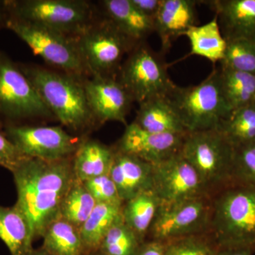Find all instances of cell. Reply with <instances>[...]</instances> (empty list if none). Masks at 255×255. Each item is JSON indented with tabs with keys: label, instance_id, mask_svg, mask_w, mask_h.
<instances>
[{
	"label": "cell",
	"instance_id": "cell-12",
	"mask_svg": "<svg viewBox=\"0 0 255 255\" xmlns=\"http://www.w3.org/2000/svg\"><path fill=\"white\" fill-rule=\"evenodd\" d=\"M6 137L23 157L47 161L71 158L83 138L72 135L60 127L28 124L3 128Z\"/></svg>",
	"mask_w": 255,
	"mask_h": 255
},
{
	"label": "cell",
	"instance_id": "cell-2",
	"mask_svg": "<svg viewBox=\"0 0 255 255\" xmlns=\"http://www.w3.org/2000/svg\"><path fill=\"white\" fill-rule=\"evenodd\" d=\"M55 119L72 131L97 125L84 88V79L36 64L18 63Z\"/></svg>",
	"mask_w": 255,
	"mask_h": 255
},
{
	"label": "cell",
	"instance_id": "cell-6",
	"mask_svg": "<svg viewBox=\"0 0 255 255\" xmlns=\"http://www.w3.org/2000/svg\"><path fill=\"white\" fill-rule=\"evenodd\" d=\"M180 153L199 174L209 194L233 182L235 148L217 128L188 132Z\"/></svg>",
	"mask_w": 255,
	"mask_h": 255
},
{
	"label": "cell",
	"instance_id": "cell-14",
	"mask_svg": "<svg viewBox=\"0 0 255 255\" xmlns=\"http://www.w3.org/2000/svg\"><path fill=\"white\" fill-rule=\"evenodd\" d=\"M87 102L99 125L117 122L127 127L133 101L115 78L90 76L83 80Z\"/></svg>",
	"mask_w": 255,
	"mask_h": 255
},
{
	"label": "cell",
	"instance_id": "cell-19",
	"mask_svg": "<svg viewBox=\"0 0 255 255\" xmlns=\"http://www.w3.org/2000/svg\"><path fill=\"white\" fill-rule=\"evenodd\" d=\"M98 9L128 38L137 43L145 42L155 32L152 18L137 9L130 0H102Z\"/></svg>",
	"mask_w": 255,
	"mask_h": 255
},
{
	"label": "cell",
	"instance_id": "cell-40",
	"mask_svg": "<svg viewBox=\"0 0 255 255\" xmlns=\"http://www.w3.org/2000/svg\"><path fill=\"white\" fill-rule=\"evenodd\" d=\"M26 255H53L50 253L49 252L46 251L43 249V248H40V249L33 250L32 249L29 253Z\"/></svg>",
	"mask_w": 255,
	"mask_h": 255
},
{
	"label": "cell",
	"instance_id": "cell-16",
	"mask_svg": "<svg viewBox=\"0 0 255 255\" xmlns=\"http://www.w3.org/2000/svg\"><path fill=\"white\" fill-rule=\"evenodd\" d=\"M152 164L115 148L109 174L124 203L152 189Z\"/></svg>",
	"mask_w": 255,
	"mask_h": 255
},
{
	"label": "cell",
	"instance_id": "cell-10",
	"mask_svg": "<svg viewBox=\"0 0 255 255\" xmlns=\"http://www.w3.org/2000/svg\"><path fill=\"white\" fill-rule=\"evenodd\" d=\"M117 79L133 102L157 97H167L177 85L167 73L163 57L145 42L138 43L127 55Z\"/></svg>",
	"mask_w": 255,
	"mask_h": 255
},
{
	"label": "cell",
	"instance_id": "cell-23",
	"mask_svg": "<svg viewBox=\"0 0 255 255\" xmlns=\"http://www.w3.org/2000/svg\"><path fill=\"white\" fill-rule=\"evenodd\" d=\"M0 240L11 255H26L33 249L29 225L15 206H0Z\"/></svg>",
	"mask_w": 255,
	"mask_h": 255
},
{
	"label": "cell",
	"instance_id": "cell-28",
	"mask_svg": "<svg viewBox=\"0 0 255 255\" xmlns=\"http://www.w3.org/2000/svg\"><path fill=\"white\" fill-rule=\"evenodd\" d=\"M217 129L234 148L255 143V103L232 111Z\"/></svg>",
	"mask_w": 255,
	"mask_h": 255
},
{
	"label": "cell",
	"instance_id": "cell-13",
	"mask_svg": "<svg viewBox=\"0 0 255 255\" xmlns=\"http://www.w3.org/2000/svg\"><path fill=\"white\" fill-rule=\"evenodd\" d=\"M152 168V189L160 204L209 196L199 174L180 152Z\"/></svg>",
	"mask_w": 255,
	"mask_h": 255
},
{
	"label": "cell",
	"instance_id": "cell-39",
	"mask_svg": "<svg viewBox=\"0 0 255 255\" xmlns=\"http://www.w3.org/2000/svg\"><path fill=\"white\" fill-rule=\"evenodd\" d=\"M8 18V11L6 9V3L4 1H0V31L6 28V20Z\"/></svg>",
	"mask_w": 255,
	"mask_h": 255
},
{
	"label": "cell",
	"instance_id": "cell-20",
	"mask_svg": "<svg viewBox=\"0 0 255 255\" xmlns=\"http://www.w3.org/2000/svg\"><path fill=\"white\" fill-rule=\"evenodd\" d=\"M133 122L144 130L153 133H188L167 97H153L139 104Z\"/></svg>",
	"mask_w": 255,
	"mask_h": 255
},
{
	"label": "cell",
	"instance_id": "cell-17",
	"mask_svg": "<svg viewBox=\"0 0 255 255\" xmlns=\"http://www.w3.org/2000/svg\"><path fill=\"white\" fill-rule=\"evenodd\" d=\"M214 10L226 41L244 39L255 43V0L204 1Z\"/></svg>",
	"mask_w": 255,
	"mask_h": 255
},
{
	"label": "cell",
	"instance_id": "cell-35",
	"mask_svg": "<svg viewBox=\"0 0 255 255\" xmlns=\"http://www.w3.org/2000/svg\"><path fill=\"white\" fill-rule=\"evenodd\" d=\"M23 158V156L0 128V167L11 172Z\"/></svg>",
	"mask_w": 255,
	"mask_h": 255
},
{
	"label": "cell",
	"instance_id": "cell-30",
	"mask_svg": "<svg viewBox=\"0 0 255 255\" xmlns=\"http://www.w3.org/2000/svg\"><path fill=\"white\" fill-rule=\"evenodd\" d=\"M141 244L122 219L109 230L99 251L108 255H135Z\"/></svg>",
	"mask_w": 255,
	"mask_h": 255
},
{
	"label": "cell",
	"instance_id": "cell-24",
	"mask_svg": "<svg viewBox=\"0 0 255 255\" xmlns=\"http://www.w3.org/2000/svg\"><path fill=\"white\" fill-rule=\"evenodd\" d=\"M190 43V55L202 57L216 63H221L226 51V39L223 36L216 15L209 22L192 26L186 32Z\"/></svg>",
	"mask_w": 255,
	"mask_h": 255
},
{
	"label": "cell",
	"instance_id": "cell-3",
	"mask_svg": "<svg viewBox=\"0 0 255 255\" xmlns=\"http://www.w3.org/2000/svg\"><path fill=\"white\" fill-rule=\"evenodd\" d=\"M211 237L219 248L255 251V186L233 181L211 201Z\"/></svg>",
	"mask_w": 255,
	"mask_h": 255
},
{
	"label": "cell",
	"instance_id": "cell-34",
	"mask_svg": "<svg viewBox=\"0 0 255 255\" xmlns=\"http://www.w3.org/2000/svg\"><path fill=\"white\" fill-rule=\"evenodd\" d=\"M97 203L124 204L110 174H104L82 182Z\"/></svg>",
	"mask_w": 255,
	"mask_h": 255
},
{
	"label": "cell",
	"instance_id": "cell-18",
	"mask_svg": "<svg viewBox=\"0 0 255 255\" xmlns=\"http://www.w3.org/2000/svg\"><path fill=\"white\" fill-rule=\"evenodd\" d=\"M194 0H162L154 18V30L161 41L162 53L170 48L172 43L196 26V4Z\"/></svg>",
	"mask_w": 255,
	"mask_h": 255
},
{
	"label": "cell",
	"instance_id": "cell-8",
	"mask_svg": "<svg viewBox=\"0 0 255 255\" xmlns=\"http://www.w3.org/2000/svg\"><path fill=\"white\" fill-rule=\"evenodd\" d=\"M6 28L26 43L35 55L55 70L84 79L90 77L75 36L19 19L8 14Z\"/></svg>",
	"mask_w": 255,
	"mask_h": 255
},
{
	"label": "cell",
	"instance_id": "cell-4",
	"mask_svg": "<svg viewBox=\"0 0 255 255\" xmlns=\"http://www.w3.org/2000/svg\"><path fill=\"white\" fill-rule=\"evenodd\" d=\"M98 11L91 22L75 36L77 44L90 76L117 78L124 56L138 43Z\"/></svg>",
	"mask_w": 255,
	"mask_h": 255
},
{
	"label": "cell",
	"instance_id": "cell-22",
	"mask_svg": "<svg viewBox=\"0 0 255 255\" xmlns=\"http://www.w3.org/2000/svg\"><path fill=\"white\" fill-rule=\"evenodd\" d=\"M123 204L97 203L91 214L80 229L87 255L98 251L110 228L123 219Z\"/></svg>",
	"mask_w": 255,
	"mask_h": 255
},
{
	"label": "cell",
	"instance_id": "cell-38",
	"mask_svg": "<svg viewBox=\"0 0 255 255\" xmlns=\"http://www.w3.org/2000/svg\"><path fill=\"white\" fill-rule=\"evenodd\" d=\"M255 251L246 248H219L215 255H253Z\"/></svg>",
	"mask_w": 255,
	"mask_h": 255
},
{
	"label": "cell",
	"instance_id": "cell-32",
	"mask_svg": "<svg viewBox=\"0 0 255 255\" xmlns=\"http://www.w3.org/2000/svg\"><path fill=\"white\" fill-rule=\"evenodd\" d=\"M219 248L211 235H196L165 243L164 255H215Z\"/></svg>",
	"mask_w": 255,
	"mask_h": 255
},
{
	"label": "cell",
	"instance_id": "cell-11",
	"mask_svg": "<svg viewBox=\"0 0 255 255\" xmlns=\"http://www.w3.org/2000/svg\"><path fill=\"white\" fill-rule=\"evenodd\" d=\"M211 201L206 197L160 204L148 233L151 241L167 242L204 234L209 230Z\"/></svg>",
	"mask_w": 255,
	"mask_h": 255
},
{
	"label": "cell",
	"instance_id": "cell-15",
	"mask_svg": "<svg viewBox=\"0 0 255 255\" xmlns=\"http://www.w3.org/2000/svg\"><path fill=\"white\" fill-rule=\"evenodd\" d=\"M186 135L153 133L132 122L126 127L116 148L154 165L179 153Z\"/></svg>",
	"mask_w": 255,
	"mask_h": 255
},
{
	"label": "cell",
	"instance_id": "cell-7",
	"mask_svg": "<svg viewBox=\"0 0 255 255\" xmlns=\"http://www.w3.org/2000/svg\"><path fill=\"white\" fill-rule=\"evenodd\" d=\"M53 119L18 63L0 50V128Z\"/></svg>",
	"mask_w": 255,
	"mask_h": 255
},
{
	"label": "cell",
	"instance_id": "cell-36",
	"mask_svg": "<svg viewBox=\"0 0 255 255\" xmlns=\"http://www.w3.org/2000/svg\"><path fill=\"white\" fill-rule=\"evenodd\" d=\"M142 14L154 20L162 4V0H130Z\"/></svg>",
	"mask_w": 255,
	"mask_h": 255
},
{
	"label": "cell",
	"instance_id": "cell-1",
	"mask_svg": "<svg viewBox=\"0 0 255 255\" xmlns=\"http://www.w3.org/2000/svg\"><path fill=\"white\" fill-rule=\"evenodd\" d=\"M73 157L55 161L23 157L11 172L17 192L14 206L27 221L33 241L60 217L62 203L77 180Z\"/></svg>",
	"mask_w": 255,
	"mask_h": 255
},
{
	"label": "cell",
	"instance_id": "cell-21",
	"mask_svg": "<svg viewBox=\"0 0 255 255\" xmlns=\"http://www.w3.org/2000/svg\"><path fill=\"white\" fill-rule=\"evenodd\" d=\"M115 148L98 140L83 138L73 157V169L77 179H87L109 174Z\"/></svg>",
	"mask_w": 255,
	"mask_h": 255
},
{
	"label": "cell",
	"instance_id": "cell-31",
	"mask_svg": "<svg viewBox=\"0 0 255 255\" xmlns=\"http://www.w3.org/2000/svg\"><path fill=\"white\" fill-rule=\"evenodd\" d=\"M221 66L255 75V43L244 39L226 41Z\"/></svg>",
	"mask_w": 255,
	"mask_h": 255
},
{
	"label": "cell",
	"instance_id": "cell-29",
	"mask_svg": "<svg viewBox=\"0 0 255 255\" xmlns=\"http://www.w3.org/2000/svg\"><path fill=\"white\" fill-rule=\"evenodd\" d=\"M97 201L84 184L77 179L62 203L60 217L79 229L95 209Z\"/></svg>",
	"mask_w": 255,
	"mask_h": 255
},
{
	"label": "cell",
	"instance_id": "cell-5",
	"mask_svg": "<svg viewBox=\"0 0 255 255\" xmlns=\"http://www.w3.org/2000/svg\"><path fill=\"white\" fill-rule=\"evenodd\" d=\"M167 98L188 132L217 128L231 112L221 90L219 68L199 85H177Z\"/></svg>",
	"mask_w": 255,
	"mask_h": 255
},
{
	"label": "cell",
	"instance_id": "cell-41",
	"mask_svg": "<svg viewBox=\"0 0 255 255\" xmlns=\"http://www.w3.org/2000/svg\"><path fill=\"white\" fill-rule=\"evenodd\" d=\"M87 255H108L107 254H105V253H102V252L98 251L94 252V253H90V254Z\"/></svg>",
	"mask_w": 255,
	"mask_h": 255
},
{
	"label": "cell",
	"instance_id": "cell-9",
	"mask_svg": "<svg viewBox=\"0 0 255 255\" xmlns=\"http://www.w3.org/2000/svg\"><path fill=\"white\" fill-rule=\"evenodd\" d=\"M10 16L76 36L98 14L85 0H5Z\"/></svg>",
	"mask_w": 255,
	"mask_h": 255
},
{
	"label": "cell",
	"instance_id": "cell-33",
	"mask_svg": "<svg viewBox=\"0 0 255 255\" xmlns=\"http://www.w3.org/2000/svg\"><path fill=\"white\" fill-rule=\"evenodd\" d=\"M233 181L255 186V142L235 148Z\"/></svg>",
	"mask_w": 255,
	"mask_h": 255
},
{
	"label": "cell",
	"instance_id": "cell-25",
	"mask_svg": "<svg viewBox=\"0 0 255 255\" xmlns=\"http://www.w3.org/2000/svg\"><path fill=\"white\" fill-rule=\"evenodd\" d=\"M160 201L153 189L143 191L123 205L122 215L124 223L136 235L140 243L148 233L155 219Z\"/></svg>",
	"mask_w": 255,
	"mask_h": 255
},
{
	"label": "cell",
	"instance_id": "cell-26",
	"mask_svg": "<svg viewBox=\"0 0 255 255\" xmlns=\"http://www.w3.org/2000/svg\"><path fill=\"white\" fill-rule=\"evenodd\" d=\"M41 238L42 248L53 255H87L80 229L62 218L50 223Z\"/></svg>",
	"mask_w": 255,
	"mask_h": 255
},
{
	"label": "cell",
	"instance_id": "cell-27",
	"mask_svg": "<svg viewBox=\"0 0 255 255\" xmlns=\"http://www.w3.org/2000/svg\"><path fill=\"white\" fill-rule=\"evenodd\" d=\"M220 83L231 112L255 103V75L221 66Z\"/></svg>",
	"mask_w": 255,
	"mask_h": 255
},
{
	"label": "cell",
	"instance_id": "cell-37",
	"mask_svg": "<svg viewBox=\"0 0 255 255\" xmlns=\"http://www.w3.org/2000/svg\"><path fill=\"white\" fill-rule=\"evenodd\" d=\"M164 250L165 243L151 241L142 243L135 255H164Z\"/></svg>",
	"mask_w": 255,
	"mask_h": 255
}]
</instances>
